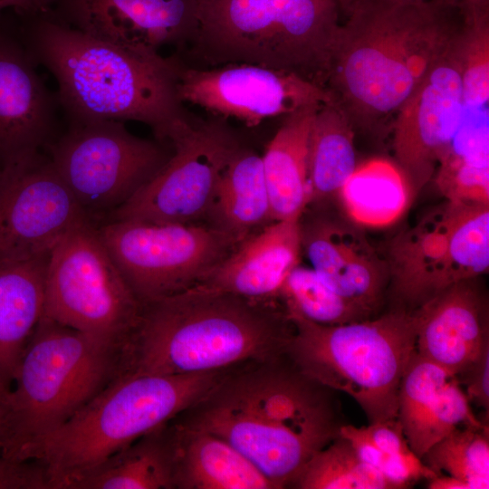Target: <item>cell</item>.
Masks as SVG:
<instances>
[{
  "mask_svg": "<svg viewBox=\"0 0 489 489\" xmlns=\"http://www.w3.org/2000/svg\"><path fill=\"white\" fill-rule=\"evenodd\" d=\"M326 88L354 130L385 138L394 118L463 28L468 0H337Z\"/></svg>",
  "mask_w": 489,
  "mask_h": 489,
  "instance_id": "cell-1",
  "label": "cell"
},
{
  "mask_svg": "<svg viewBox=\"0 0 489 489\" xmlns=\"http://www.w3.org/2000/svg\"><path fill=\"white\" fill-rule=\"evenodd\" d=\"M172 420L225 439L275 489L291 488L345 424L334 390L303 374L286 352L233 367Z\"/></svg>",
  "mask_w": 489,
  "mask_h": 489,
  "instance_id": "cell-2",
  "label": "cell"
},
{
  "mask_svg": "<svg viewBox=\"0 0 489 489\" xmlns=\"http://www.w3.org/2000/svg\"><path fill=\"white\" fill-rule=\"evenodd\" d=\"M21 37L36 63L54 77L69 122L139 121L168 142L189 116L178 92L182 61L158 51L121 47L54 18H43Z\"/></svg>",
  "mask_w": 489,
  "mask_h": 489,
  "instance_id": "cell-3",
  "label": "cell"
},
{
  "mask_svg": "<svg viewBox=\"0 0 489 489\" xmlns=\"http://www.w3.org/2000/svg\"><path fill=\"white\" fill-rule=\"evenodd\" d=\"M292 332L279 301L253 300L197 284L142 302L124 347L123 372L222 370L285 353Z\"/></svg>",
  "mask_w": 489,
  "mask_h": 489,
  "instance_id": "cell-4",
  "label": "cell"
},
{
  "mask_svg": "<svg viewBox=\"0 0 489 489\" xmlns=\"http://www.w3.org/2000/svg\"><path fill=\"white\" fill-rule=\"evenodd\" d=\"M232 368L172 375L122 372L63 424L24 446L14 460L38 461L51 489H62L197 403Z\"/></svg>",
  "mask_w": 489,
  "mask_h": 489,
  "instance_id": "cell-5",
  "label": "cell"
},
{
  "mask_svg": "<svg viewBox=\"0 0 489 489\" xmlns=\"http://www.w3.org/2000/svg\"><path fill=\"white\" fill-rule=\"evenodd\" d=\"M337 0H205L189 53L218 66L250 63L326 87Z\"/></svg>",
  "mask_w": 489,
  "mask_h": 489,
  "instance_id": "cell-6",
  "label": "cell"
},
{
  "mask_svg": "<svg viewBox=\"0 0 489 489\" xmlns=\"http://www.w3.org/2000/svg\"><path fill=\"white\" fill-rule=\"evenodd\" d=\"M286 314L293 326L286 354L303 374L350 395L369 423L397 418L400 381L416 346L412 312L395 307L339 325Z\"/></svg>",
  "mask_w": 489,
  "mask_h": 489,
  "instance_id": "cell-7",
  "label": "cell"
},
{
  "mask_svg": "<svg viewBox=\"0 0 489 489\" xmlns=\"http://www.w3.org/2000/svg\"><path fill=\"white\" fill-rule=\"evenodd\" d=\"M124 347L42 316L16 369L11 435L1 455L14 460L120 376Z\"/></svg>",
  "mask_w": 489,
  "mask_h": 489,
  "instance_id": "cell-8",
  "label": "cell"
},
{
  "mask_svg": "<svg viewBox=\"0 0 489 489\" xmlns=\"http://www.w3.org/2000/svg\"><path fill=\"white\" fill-rule=\"evenodd\" d=\"M397 308L413 311L489 269V204L449 200L390 241L384 254Z\"/></svg>",
  "mask_w": 489,
  "mask_h": 489,
  "instance_id": "cell-9",
  "label": "cell"
},
{
  "mask_svg": "<svg viewBox=\"0 0 489 489\" xmlns=\"http://www.w3.org/2000/svg\"><path fill=\"white\" fill-rule=\"evenodd\" d=\"M141 308L91 217L76 224L52 250L43 317L125 346Z\"/></svg>",
  "mask_w": 489,
  "mask_h": 489,
  "instance_id": "cell-10",
  "label": "cell"
},
{
  "mask_svg": "<svg viewBox=\"0 0 489 489\" xmlns=\"http://www.w3.org/2000/svg\"><path fill=\"white\" fill-rule=\"evenodd\" d=\"M45 149L91 218L128 202L172 154L168 142L138 137L117 120L69 122Z\"/></svg>",
  "mask_w": 489,
  "mask_h": 489,
  "instance_id": "cell-11",
  "label": "cell"
},
{
  "mask_svg": "<svg viewBox=\"0 0 489 489\" xmlns=\"http://www.w3.org/2000/svg\"><path fill=\"white\" fill-rule=\"evenodd\" d=\"M168 142L172 147L168 162L110 214V220L200 224L211 211L223 171L245 145L227 120L191 113L176 126Z\"/></svg>",
  "mask_w": 489,
  "mask_h": 489,
  "instance_id": "cell-12",
  "label": "cell"
},
{
  "mask_svg": "<svg viewBox=\"0 0 489 489\" xmlns=\"http://www.w3.org/2000/svg\"><path fill=\"white\" fill-rule=\"evenodd\" d=\"M97 228L141 302L198 284L240 243L207 224L110 220Z\"/></svg>",
  "mask_w": 489,
  "mask_h": 489,
  "instance_id": "cell-13",
  "label": "cell"
},
{
  "mask_svg": "<svg viewBox=\"0 0 489 489\" xmlns=\"http://www.w3.org/2000/svg\"><path fill=\"white\" fill-rule=\"evenodd\" d=\"M88 216L43 150L0 169V258L49 255Z\"/></svg>",
  "mask_w": 489,
  "mask_h": 489,
  "instance_id": "cell-14",
  "label": "cell"
},
{
  "mask_svg": "<svg viewBox=\"0 0 489 489\" xmlns=\"http://www.w3.org/2000/svg\"><path fill=\"white\" fill-rule=\"evenodd\" d=\"M178 92L184 103L210 115L235 119L248 127L333 100L323 86L301 76L250 63L207 68L183 64Z\"/></svg>",
  "mask_w": 489,
  "mask_h": 489,
  "instance_id": "cell-15",
  "label": "cell"
},
{
  "mask_svg": "<svg viewBox=\"0 0 489 489\" xmlns=\"http://www.w3.org/2000/svg\"><path fill=\"white\" fill-rule=\"evenodd\" d=\"M465 23L400 107L392 123L395 161L416 193L434 177L440 159L463 123Z\"/></svg>",
  "mask_w": 489,
  "mask_h": 489,
  "instance_id": "cell-16",
  "label": "cell"
},
{
  "mask_svg": "<svg viewBox=\"0 0 489 489\" xmlns=\"http://www.w3.org/2000/svg\"><path fill=\"white\" fill-rule=\"evenodd\" d=\"M65 24L101 41L137 50L187 49L205 0H55Z\"/></svg>",
  "mask_w": 489,
  "mask_h": 489,
  "instance_id": "cell-17",
  "label": "cell"
},
{
  "mask_svg": "<svg viewBox=\"0 0 489 489\" xmlns=\"http://www.w3.org/2000/svg\"><path fill=\"white\" fill-rule=\"evenodd\" d=\"M20 34L0 26V169L56 138L55 98Z\"/></svg>",
  "mask_w": 489,
  "mask_h": 489,
  "instance_id": "cell-18",
  "label": "cell"
},
{
  "mask_svg": "<svg viewBox=\"0 0 489 489\" xmlns=\"http://www.w3.org/2000/svg\"><path fill=\"white\" fill-rule=\"evenodd\" d=\"M308 216H301L300 226L302 250L312 268L337 293L376 312L389 284L385 256L350 221Z\"/></svg>",
  "mask_w": 489,
  "mask_h": 489,
  "instance_id": "cell-19",
  "label": "cell"
},
{
  "mask_svg": "<svg viewBox=\"0 0 489 489\" xmlns=\"http://www.w3.org/2000/svg\"><path fill=\"white\" fill-rule=\"evenodd\" d=\"M479 278L458 282L411 311L416 351L453 376L489 346L488 297Z\"/></svg>",
  "mask_w": 489,
  "mask_h": 489,
  "instance_id": "cell-20",
  "label": "cell"
},
{
  "mask_svg": "<svg viewBox=\"0 0 489 489\" xmlns=\"http://www.w3.org/2000/svg\"><path fill=\"white\" fill-rule=\"evenodd\" d=\"M300 218L273 221L253 233L198 284L248 299L278 301L284 281L300 264Z\"/></svg>",
  "mask_w": 489,
  "mask_h": 489,
  "instance_id": "cell-21",
  "label": "cell"
},
{
  "mask_svg": "<svg viewBox=\"0 0 489 489\" xmlns=\"http://www.w3.org/2000/svg\"><path fill=\"white\" fill-rule=\"evenodd\" d=\"M49 255L0 258V378L11 388L43 316Z\"/></svg>",
  "mask_w": 489,
  "mask_h": 489,
  "instance_id": "cell-22",
  "label": "cell"
},
{
  "mask_svg": "<svg viewBox=\"0 0 489 489\" xmlns=\"http://www.w3.org/2000/svg\"><path fill=\"white\" fill-rule=\"evenodd\" d=\"M176 458L171 419L73 477L62 489H175Z\"/></svg>",
  "mask_w": 489,
  "mask_h": 489,
  "instance_id": "cell-23",
  "label": "cell"
},
{
  "mask_svg": "<svg viewBox=\"0 0 489 489\" xmlns=\"http://www.w3.org/2000/svg\"><path fill=\"white\" fill-rule=\"evenodd\" d=\"M175 489H275L262 472L225 439L177 424Z\"/></svg>",
  "mask_w": 489,
  "mask_h": 489,
  "instance_id": "cell-24",
  "label": "cell"
},
{
  "mask_svg": "<svg viewBox=\"0 0 489 489\" xmlns=\"http://www.w3.org/2000/svg\"><path fill=\"white\" fill-rule=\"evenodd\" d=\"M320 107H308L283 117L262 155L273 221L300 218L308 207L309 137Z\"/></svg>",
  "mask_w": 489,
  "mask_h": 489,
  "instance_id": "cell-25",
  "label": "cell"
},
{
  "mask_svg": "<svg viewBox=\"0 0 489 489\" xmlns=\"http://www.w3.org/2000/svg\"><path fill=\"white\" fill-rule=\"evenodd\" d=\"M207 225L244 238L273 222L262 156L243 146L218 182Z\"/></svg>",
  "mask_w": 489,
  "mask_h": 489,
  "instance_id": "cell-26",
  "label": "cell"
},
{
  "mask_svg": "<svg viewBox=\"0 0 489 489\" xmlns=\"http://www.w3.org/2000/svg\"><path fill=\"white\" fill-rule=\"evenodd\" d=\"M416 191L400 166L383 157L357 165L337 194L349 221L360 227H386L409 208Z\"/></svg>",
  "mask_w": 489,
  "mask_h": 489,
  "instance_id": "cell-27",
  "label": "cell"
},
{
  "mask_svg": "<svg viewBox=\"0 0 489 489\" xmlns=\"http://www.w3.org/2000/svg\"><path fill=\"white\" fill-rule=\"evenodd\" d=\"M354 137L349 118L333 100L317 110L309 137L308 207L336 197L356 168Z\"/></svg>",
  "mask_w": 489,
  "mask_h": 489,
  "instance_id": "cell-28",
  "label": "cell"
},
{
  "mask_svg": "<svg viewBox=\"0 0 489 489\" xmlns=\"http://www.w3.org/2000/svg\"><path fill=\"white\" fill-rule=\"evenodd\" d=\"M291 488L397 489L382 474L366 463L341 435L308 461Z\"/></svg>",
  "mask_w": 489,
  "mask_h": 489,
  "instance_id": "cell-29",
  "label": "cell"
},
{
  "mask_svg": "<svg viewBox=\"0 0 489 489\" xmlns=\"http://www.w3.org/2000/svg\"><path fill=\"white\" fill-rule=\"evenodd\" d=\"M277 300L286 313L324 325L371 318V313L332 290L312 268L298 264L284 281Z\"/></svg>",
  "mask_w": 489,
  "mask_h": 489,
  "instance_id": "cell-30",
  "label": "cell"
},
{
  "mask_svg": "<svg viewBox=\"0 0 489 489\" xmlns=\"http://www.w3.org/2000/svg\"><path fill=\"white\" fill-rule=\"evenodd\" d=\"M421 460L436 475L458 478L472 489H488V424L456 428L434 444Z\"/></svg>",
  "mask_w": 489,
  "mask_h": 489,
  "instance_id": "cell-31",
  "label": "cell"
},
{
  "mask_svg": "<svg viewBox=\"0 0 489 489\" xmlns=\"http://www.w3.org/2000/svg\"><path fill=\"white\" fill-rule=\"evenodd\" d=\"M452 377L416 350L411 355L400 381L397 416L411 449L427 413Z\"/></svg>",
  "mask_w": 489,
  "mask_h": 489,
  "instance_id": "cell-32",
  "label": "cell"
},
{
  "mask_svg": "<svg viewBox=\"0 0 489 489\" xmlns=\"http://www.w3.org/2000/svg\"><path fill=\"white\" fill-rule=\"evenodd\" d=\"M462 86L465 107L487 104L489 98V3L469 0L463 38Z\"/></svg>",
  "mask_w": 489,
  "mask_h": 489,
  "instance_id": "cell-33",
  "label": "cell"
},
{
  "mask_svg": "<svg viewBox=\"0 0 489 489\" xmlns=\"http://www.w3.org/2000/svg\"><path fill=\"white\" fill-rule=\"evenodd\" d=\"M486 424L474 414L465 391L453 376L427 413L412 450L421 458L434 444L456 428Z\"/></svg>",
  "mask_w": 489,
  "mask_h": 489,
  "instance_id": "cell-34",
  "label": "cell"
},
{
  "mask_svg": "<svg viewBox=\"0 0 489 489\" xmlns=\"http://www.w3.org/2000/svg\"><path fill=\"white\" fill-rule=\"evenodd\" d=\"M433 178L446 199L489 204V159L446 153Z\"/></svg>",
  "mask_w": 489,
  "mask_h": 489,
  "instance_id": "cell-35",
  "label": "cell"
},
{
  "mask_svg": "<svg viewBox=\"0 0 489 489\" xmlns=\"http://www.w3.org/2000/svg\"><path fill=\"white\" fill-rule=\"evenodd\" d=\"M340 435L351 443L366 463L382 474L397 489L408 488L419 480L428 481L437 475L414 452L392 455L379 449L363 434L360 427L344 424Z\"/></svg>",
  "mask_w": 489,
  "mask_h": 489,
  "instance_id": "cell-36",
  "label": "cell"
},
{
  "mask_svg": "<svg viewBox=\"0 0 489 489\" xmlns=\"http://www.w3.org/2000/svg\"><path fill=\"white\" fill-rule=\"evenodd\" d=\"M0 489H51L43 465L35 460H13L0 455Z\"/></svg>",
  "mask_w": 489,
  "mask_h": 489,
  "instance_id": "cell-37",
  "label": "cell"
},
{
  "mask_svg": "<svg viewBox=\"0 0 489 489\" xmlns=\"http://www.w3.org/2000/svg\"><path fill=\"white\" fill-rule=\"evenodd\" d=\"M465 386L468 400L489 412V346L463 371L455 376Z\"/></svg>",
  "mask_w": 489,
  "mask_h": 489,
  "instance_id": "cell-38",
  "label": "cell"
},
{
  "mask_svg": "<svg viewBox=\"0 0 489 489\" xmlns=\"http://www.w3.org/2000/svg\"><path fill=\"white\" fill-rule=\"evenodd\" d=\"M360 429L377 447L387 453L404 455L413 452L398 418L369 423Z\"/></svg>",
  "mask_w": 489,
  "mask_h": 489,
  "instance_id": "cell-39",
  "label": "cell"
},
{
  "mask_svg": "<svg viewBox=\"0 0 489 489\" xmlns=\"http://www.w3.org/2000/svg\"><path fill=\"white\" fill-rule=\"evenodd\" d=\"M12 413V388L0 378V455L10 438Z\"/></svg>",
  "mask_w": 489,
  "mask_h": 489,
  "instance_id": "cell-40",
  "label": "cell"
},
{
  "mask_svg": "<svg viewBox=\"0 0 489 489\" xmlns=\"http://www.w3.org/2000/svg\"><path fill=\"white\" fill-rule=\"evenodd\" d=\"M55 0H0V14L13 9L20 14H34L45 11Z\"/></svg>",
  "mask_w": 489,
  "mask_h": 489,
  "instance_id": "cell-41",
  "label": "cell"
},
{
  "mask_svg": "<svg viewBox=\"0 0 489 489\" xmlns=\"http://www.w3.org/2000/svg\"><path fill=\"white\" fill-rule=\"evenodd\" d=\"M427 487L429 489H472L467 483L444 474L429 479Z\"/></svg>",
  "mask_w": 489,
  "mask_h": 489,
  "instance_id": "cell-42",
  "label": "cell"
},
{
  "mask_svg": "<svg viewBox=\"0 0 489 489\" xmlns=\"http://www.w3.org/2000/svg\"><path fill=\"white\" fill-rule=\"evenodd\" d=\"M387 1H390L392 3H411V2L420 1V0H387Z\"/></svg>",
  "mask_w": 489,
  "mask_h": 489,
  "instance_id": "cell-43",
  "label": "cell"
}]
</instances>
